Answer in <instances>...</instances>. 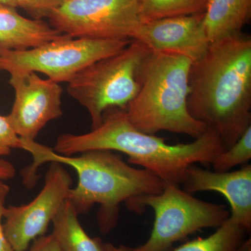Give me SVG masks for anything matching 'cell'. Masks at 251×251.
I'll list each match as a JSON object with an SVG mask.
<instances>
[{
  "instance_id": "1",
  "label": "cell",
  "mask_w": 251,
  "mask_h": 251,
  "mask_svg": "<svg viewBox=\"0 0 251 251\" xmlns=\"http://www.w3.org/2000/svg\"><path fill=\"white\" fill-rule=\"evenodd\" d=\"M188 110L219 135L224 150L251 125V37L240 33L211 43L189 74Z\"/></svg>"
},
{
  "instance_id": "2",
  "label": "cell",
  "mask_w": 251,
  "mask_h": 251,
  "mask_svg": "<svg viewBox=\"0 0 251 251\" xmlns=\"http://www.w3.org/2000/svg\"><path fill=\"white\" fill-rule=\"evenodd\" d=\"M21 150L32 156V163L21 171L23 184L35 186L37 170L46 163L57 162L76 171L78 181L71 188L68 200L78 215L87 214L94 204L100 205L97 214L100 232H111L118 224L120 205L133 198L158 194L164 182L148 170L130 166L110 150H91L80 156H64L35 140L22 139Z\"/></svg>"
},
{
  "instance_id": "3",
  "label": "cell",
  "mask_w": 251,
  "mask_h": 251,
  "mask_svg": "<svg viewBox=\"0 0 251 251\" xmlns=\"http://www.w3.org/2000/svg\"><path fill=\"white\" fill-rule=\"evenodd\" d=\"M53 150L64 156L91 150L120 151L128 156L129 164L151 172L166 184L179 186L188 167L211 164L224 149L219 135L209 128L191 143L171 145L165 138L137 129L125 109L115 108L105 111L100 125L89 133L59 135Z\"/></svg>"
},
{
  "instance_id": "4",
  "label": "cell",
  "mask_w": 251,
  "mask_h": 251,
  "mask_svg": "<svg viewBox=\"0 0 251 251\" xmlns=\"http://www.w3.org/2000/svg\"><path fill=\"white\" fill-rule=\"evenodd\" d=\"M192 64L184 56L150 50L138 72L139 92L125 108L137 129L151 135L166 130L193 139L206 131L188 110Z\"/></svg>"
},
{
  "instance_id": "5",
  "label": "cell",
  "mask_w": 251,
  "mask_h": 251,
  "mask_svg": "<svg viewBox=\"0 0 251 251\" xmlns=\"http://www.w3.org/2000/svg\"><path fill=\"white\" fill-rule=\"evenodd\" d=\"M149 51L132 40L121 52L93 63L68 82V93L88 112L92 129L100 125L105 111L125 109L138 94V72Z\"/></svg>"
},
{
  "instance_id": "6",
  "label": "cell",
  "mask_w": 251,
  "mask_h": 251,
  "mask_svg": "<svg viewBox=\"0 0 251 251\" xmlns=\"http://www.w3.org/2000/svg\"><path fill=\"white\" fill-rule=\"evenodd\" d=\"M126 204L138 214L147 206L154 212L151 234L135 247L138 251H169L175 242L201 229L217 228L230 216L226 206L201 201L179 186L166 183L161 193L133 198Z\"/></svg>"
},
{
  "instance_id": "7",
  "label": "cell",
  "mask_w": 251,
  "mask_h": 251,
  "mask_svg": "<svg viewBox=\"0 0 251 251\" xmlns=\"http://www.w3.org/2000/svg\"><path fill=\"white\" fill-rule=\"evenodd\" d=\"M131 41L74 38L66 34L24 50L0 49V70L10 75L39 72L57 83L69 82L93 63L121 52Z\"/></svg>"
},
{
  "instance_id": "8",
  "label": "cell",
  "mask_w": 251,
  "mask_h": 251,
  "mask_svg": "<svg viewBox=\"0 0 251 251\" xmlns=\"http://www.w3.org/2000/svg\"><path fill=\"white\" fill-rule=\"evenodd\" d=\"M140 0H64L47 19L74 38L132 39L141 21Z\"/></svg>"
},
{
  "instance_id": "9",
  "label": "cell",
  "mask_w": 251,
  "mask_h": 251,
  "mask_svg": "<svg viewBox=\"0 0 251 251\" xmlns=\"http://www.w3.org/2000/svg\"><path fill=\"white\" fill-rule=\"evenodd\" d=\"M72 178L61 163L51 162L44 187L30 202L9 206L4 211L5 235L14 251H26L31 242L46 234L50 223L68 199Z\"/></svg>"
},
{
  "instance_id": "10",
  "label": "cell",
  "mask_w": 251,
  "mask_h": 251,
  "mask_svg": "<svg viewBox=\"0 0 251 251\" xmlns=\"http://www.w3.org/2000/svg\"><path fill=\"white\" fill-rule=\"evenodd\" d=\"M9 83L15 92L9 121L20 138L35 140L49 122L62 116V87L34 72L11 74Z\"/></svg>"
},
{
  "instance_id": "11",
  "label": "cell",
  "mask_w": 251,
  "mask_h": 251,
  "mask_svg": "<svg viewBox=\"0 0 251 251\" xmlns=\"http://www.w3.org/2000/svg\"><path fill=\"white\" fill-rule=\"evenodd\" d=\"M204 16L202 13L141 23L132 40L139 41L150 50L179 54L196 62L211 44Z\"/></svg>"
},
{
  "instance_id": "12",
  "label": "cell",
  "mask_w": 251,
  "mask_h": 251,
  "mask_svg": "<svg viewBox=\"0 0 251 251\" xmlns=\"http://www.w3.org/2000/svg\"><path fill=\"white\" fill-rule=\"evenodd\" d=\"M182 184L190 194L202 191L221 193L230 205L229 217L247 229L248 233L251 232V164L232 172H211L193 164L188 167Z\"/></svg>"
},
{
  "instance_id": "13",
  "label": "cell",
  "mask_w": 251,
  "mask_h": 251,
  "mask_svg": "<svg viewBox=\"0 0 251 251\" xmlns=\"http://www.w3.org/2000/svg\"><path fill=\"white\" fill-rule=\"evenodd\" d=\"M65 35L44 20L29 19L16 8L0 4V49L24 50Z\"/></svg>"
},
{
  "instance_id": "14",
  "label": "cell",
  "mask_w": 251,
  "mask_h": 251,
  "mask_svg": "<svg viewBox=\"0 0 251 251\" xmlns=\"http://www.w3.org/2000/svg\"><path fill=\"white\" fill-rule=\"evenodd\" d=\"M251 18V0H209L204 23L209 42L237 35Z\"/></svg>"
},
{
  "instance_id": "15",
  "label": "cell",
  "mask_w": 251,
  "mask_h": 251,
  "mask_svg": "<svg viewBox=\"0 0 251 251\" xmlns=\"http://www.w3.org/2000/svg\"><path fill=\"white\" fill-rule=\"evenodd\" d=\"M78 214L67 200L52 221L53 234L62 251H102L100 238H92L81 226Z\"/></svg>"
},
{
  "instance_id": "16",
  "label": "cell",
  "mask_w": 251,
  "mask_h": 251,
  "mask_svg": "<svg viewBox=\"0 0 251 251\" xmlns=\"http://www.w3.org/2000/svg\"><path fill=\"white\" fill-rule=\"evenodd\" d=\"M247 233V229L229 217L214 233L184 243L172 251H239Z\"/></svg>"
},
{
  "instance_id": "17",
  "label": "cell",
  "mask_w": 251,
  "mask_h": 251,
  "mask_svg": "<svg viewBox=\"0 0 251 251\" xmlns=\"http://www.w3.org/2000/svg\"><path fill=\"white\" fill-rule=\"evenodd\" d=\"M209 0H140L141 22L162 18L202 14Z\"/></svg>"
},
{
  "instance_id": "18",
  "label": "cell",
  "mask_w": 251,
  "mask_h": 251,
  "mask_svg": "<svg viewBox=\"0 0 251 251\" xmlns=\"http://www.w3.org/2000/svg\"><path fill=\"white\" fill-rule=\"evenodd\" d=\"M251 158V125L227 150H224L211 163L214 171L227 172L237 166L247 164Z\"/></svg>"
},
{
  "instance_id": "19",
  "label": "cell",
  "mask_w": 251,
  "mask_h": 251,
  "mask_svg": "<svg viewBox=\"0 0 251 251\" xmlns=\"http://www.w3.org/2000/svg\"><path fill=\"white\" fill-rule=\"evenodd\" d=\"M21 138L13 128L8 116L0 115V158L9 156L14 149H21Z\"/></svg>"
},
{
  "instance_id": "20",
  "label": "cell",
  "mask_w": 251,
  "mask_h": 251,
  "mask_svg": "<svg viewBox=\"0 0 251 251\" xmlns=\"http://www.w3.org/2000/svg\"><path fill=\"white\" fill-rule=\"evenodd\" d=\"M19 7L24 9L33 19L43 20L64 0H18Z\"/></svg>"
},
{
  "instance_id": "21",
  "label": "cell",
  "mask_w": 251,
  "mask_h": 251,
  "mask_svg": "<svg viewBox=\"0 0 251 251\" xmlns=\"http://www.w3.org/2000/svg\"><path fill=\"white\" fill-rule=\"evenodd\" d=\"M10 191L9 186L0 179V251H14L5 235L2 219H4L5 202Z\"/></svg>"
},
{
  "instance_id": "22",
  "label": "cell",
  "mask_w": 251,
  "mask_h": 251,
  "mask_svg": "<svg viewBox=\"0 0 251 251\" xmlns=\"http://www.w3.org/2000/svg\"><path fill=\"white\" fill-rule=\"evenodd\" d=\"M26 251H62L55 236L52 233L44 234L33 241Z\"/></svg>"
},
{
  "instance_id": "23",
  "label": "cell",
  "mask_w": 251,
  "mask_h": 251,
  "mask_svg": "<svg viewBox=\"0 0 251 251\" xmlns=\"http://www.w3.org/2000/svg\"><path fill=\"white\" fill-rule=\"evenodd\" d=\"M16 168L12 163L6 160L0 158V179H11L16 175Z\"/></svg>"
},
{
  "instance_id": "24",
  "label": "cell",
  "mask_w": 251,
  "mask_h": 251,
  "mask_svg": "<svg viewBox=\"0 0 251 251\" xmlns=\"http://www.w3.org/2000/svg\"><path fill=\"white\" fill-rule=\"evenodd\" d=\"M101 248L102 251H138L135 247H129L124 245L116 246L110 242H102Z\"/></svg>"
},
{
  "instance_id": "25",
  "label": "cell",
  "mask_w": 251,
  "mask_h": 251,
  "mask_svg": "<svg viewBox=\"0 0 251 251\" xmlns=\"http://www.w3.org/2000/svg\"><path fill=\"white\" fill-rule=\"evenodd\" d=\"M0 4L6 5L16 9L20 6L18 0H0Z\"/></svg>"
},
{
  "instance_id": "26",
  "label": "cell",
  "mask_w": 251,
  "mask_h": 251,
  "mask_svg": "<svg viewBox=\"0 0 251 251\" xmlns=\"http://www.w3.org/2000/svg\"><path fill=\"white\" fill-rule=\"evenodd\" d=\"M239 251H251V239H249V240H246V242H244V244H243V246Z\"/></svg>"
}]
</instances>
